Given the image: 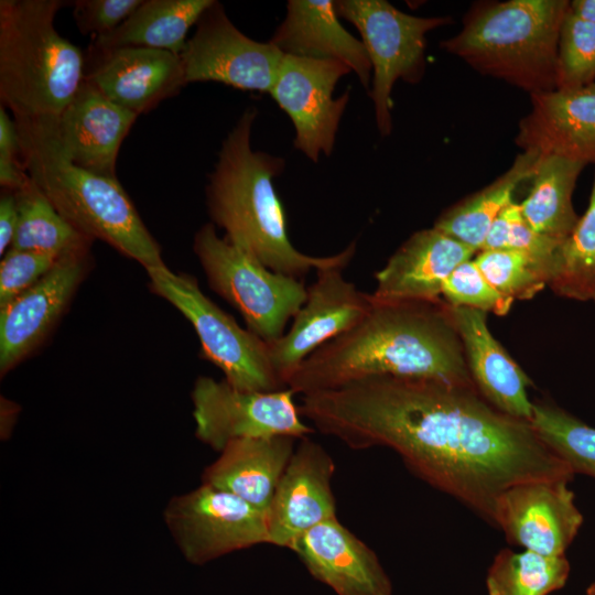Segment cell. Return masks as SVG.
<instances>
[{
	"label": "cell",
	"mask_w": 595,
	"mask_h": 595,
	"mask_svg": "<svg viewBox=\"0 0 595 595\" xmlns=\"http://www.w3.org/2000/svg\"><path fill=\"white\" fill-rule=\"evenodd\" d=\"M142 0H77L73 17L79 32L93 39L115 31L141 4Z\"/></svg>",
	"instance_id": "obj_38"
},
{
	"label": "cell",
	"mask_w": 595,
	"mask_h": 595,
	"mask_svg": "<svg viewBox=\"0 0 595 595\" xmlns=\"http://www.w3.org/2000/svg\"><path fill=\"white\" fill-rule=\"evenodd\" d=\"M539 158L533 152L522 151L494 182L444 210L433 227L478 252L517 187L532 177Z\"/></svg>",
	"instance_id": "obj_28"
},
{
	"label": "cell",
	"mask_w": 595,
	"mask_h": 595,
	"mask_svg": "<svg viewBox=\"0 0 595 595\" xmlns=\"http://www.w3.org/2000/svg\"><path fill=\"white\" fill-rule=\"evenodd\" d=\"M516 143L539 156L556 155L595 164V82L530 95Z\"/></svg>",
	"instance_id": "obj_19"
},
{
	"label": "cell",
	"mask_w": 595,
	"mask_h": 595,
	"mask_svg": "<svg viewBox=\"0 0 595 595\" xmlns=\"http://www.w3.org/2000/svg\"><path fill=\"white\" fill-rule=\"evenodd\" d=\"M193 250L209 288L241 314L250 332L268 344L285 333L306 300L302 281L268 269L219 237L213 223L197 230Z\"/></svg>",
	"instance_id": "obj_7"
},
{
	"label": "cell",
	"mask_w": 595,
	"mask_h": 595,
	"mask_svg": "<svg viewBox=\"0 0 595 595\" xmlns=\"http://www.w3.org/2000/svg\"><path fill=\"white\" fill-rule=\"evenodd\" d=\"M293 394L289 388L245 391L225 380L199 376L191 392L195 435L217 452L239 439L306 437L314 430L303 422Z\"/></svg>",
	"instance_id": "obj_11"
},
{
	"label": "cell",
	"mask_w": 595,
	"mask_h": 595,
	"mask_svg": "<svg viewBox=\"0 0 595 595\" xmlns=\"http://www.w3.org/2000/svg\"><path fill=\"white\" fill-rule=\"evenodd\" d=\"M85 57L84 80L137 116L186 85L180 55L167 51L127 46Z\"/></svg>",
	"instance_id": "obj_18"
},
{
	"label": "cell",
	"mask_w": 595,
	"mask_h": 595,
	"mask_svg": "<svg viewBox=\"0 0 595 595\" xmlns=\"http://www.w3.org/2000/svg\"><path fill=\"white\" fill-rule=\"evenodd\" d=\"M548 286L562 298L595 302V175L585 213L553 253Z\"/></svg>",
	"instance_id": "obj_30"
},
{
	"label": "cell",
	"mask_w": 595,
	"mask_h": 595,
	"mask_svg": "<svg viewBox=\"0 0 595 595\" xmlns=\"http://www.w3.org/2000/svg\"><path fill=\"white\" fill-rule=\"evenodd\" d=\"M149 286L178 310L194 327L202 357L218 367L225 381L245 391H275L283 386L269 357V345L217 306L197 280L165 264L148 268Z\"/></svg>",
	"instance_id": "obj_8"
},
{
	"label": "cell",
	"mask_w": 595,
	"mask_h": 595,
	"mask_svg": "<svg viewBox=\"0 0 595 595\" xmlns=\"http://www.w3.org/2000/svg\"><path fill=\"white\" fill-rule=\"evenodd\" d=\"M339 18L353 23L372 66L370 97L376 123L382 136L392 128L390 95L394 83L416 84L425 67L426 34L448 18H421L400 11L385 0L335 1Z\"/></svg>",
	"instance_id": "obj_9"
},
{
	"label": "cell",
	"mask_w": 595,
	"mask_h": 595,
	"mask_svg": "<svg viewBox=\"0 0 595 595\" xmlns=\"http://www.w3.org/2000/svg\"><path fill=\"white\" fill-rule=\"evenodd\" d=\"M290 550L336 595H392V583L376 553L336 517L303 533Z\"/></svg>",
	"instance_id": "obj_20"
},
{
	"label": "cell",
	"mask_w": 595,
	"mask_h": 595,
	"mask_svg": "<svg viewBox=\"0 0 595 595\" xmlns=\"http://www.w3.org/2000/svg\"><path fill=\"white\" fill-rule=\"evenodd\" d=\"M451 306V305H450ZM472 380L493 407L518 420L530 422L533 401L530 379L490 333L487 313L451 306Z\"/></svg>",
	"instance_id": "obj_23"
},
{
	"label": "cell",
	"mask_w": 595,
	"mask_h": 595,
	"mask_svg": "<svg viewBox=\"0 0 595 595\" xmlns=\"http://www.w3.org/2000/svg\"><path fill=\"white\" fill-rule=\"evenodd\" d=\"M30 182L20 158V137L17 123L0 107V184L3 190L18 192Z\"/></svg>",
	"instance_id": "obj_39"
},
{
	"label": "cell",
	"mask_w": 595,
	"mask_h": 595,
	"mask_svg": "<svg viewBox=\"0 0 595 595\" xmlns=\"http://www.w3.org/2000/svg\"><path fill=\"white\" fill-rule=\"evenodd\" d=\"M560 244L533 230L512 199L494 220L480 250H517L551 260Z\"/></svg>",
	"instance_id": "obj_36"
},
{
	"label": "cell",
	"mask_w": 595,
	"mask_h": 595,
	"mask_svg": "<svg viewBox=\"0 0 595 595\" xmlns=\"http://www.w3.org/2000/svg\"><path fill=\"white\" fill-rule=\"evenodd\" d=\"M530 423L574 474L595 479V428L548 400L533 401Z\"/></svg>",
	"instance_id": "obj_32"
},
{
	"label": "cell",
	"mask_w": 595,
	"mask_h": 595,
	"mask_svg": "<svg viewBox=\"0 0 595 595\" xmlns=\"http://www.w3.org/2000/svg\"><path fill=\"white\" fill-rule=\"evenodd\" d=\"M270 42L283 54L339 61L370 85L372 66L361 41L340 23L335 1L290 0L286 14Z\"/></svg>",
	"instance_id": "obj_24"
},
{
	"label": "cell",
	"mask_w": 595,
	"mask_h": 595,
	"mask_svg": "<svg viewBox=\"0 0 595 595\" xmlns=\"http://www.w3.org/2000/svg\"><path fill=\"white\" fill-rule=\"evenodd\" d=\"M56 119H14L21 162L32 182L83 235L102 240L144 269L164 266L160 246L118 178L73 163L62 148Z\"/></svg>",
	"instance_id": "obj_4"
},
{
	"label": "cell",
	"mask_w": 595,
	"mask_h": 595,
	"mask_svg": "<svg viewBox=\"0 0 595 595\" xmlns=\"http://www.w3.org/2000/svg\"><path fill=\"white\" fill-rule=\"evenodd\" d=\"M60 258L53 253L10 248L0 263V307L34 285Z\"/></svg>",
	"instance_id": "obj_37"
},
{
	"label": "cell",
	"mask_w": 595,
	"mask_h": 595,
	"mask_svg": "<svg viewBox=\"0 0 595 595\" xmlns=\"http://www.w3.org/2000/svg\"><path fill=\"white\" fill-rule=\"evenodd\" d=\"M334 469L322 445L301 439L267 510L270 544L290 549L303 533L336 517Z\"/></svg>",
	"instance_id": "obj_17"
},
{
	"label": "cell",
	"mask_w": 595,
	"mask_h": 595,
	"mask_svg": "<svg viewBox=\"0 0 595 595\" xmlns=\"http://www.w3.org/2000/svg\"><path fill=\"white\" fill-rule=\"evenodd\" d=\"M586 164L556 155L540 156L524 199L522 216L538 234L562 242L576 226L572 196Z\"/></svg>",
	"instance_id": "obj_27"
},
{
	"label": "cell",
	"mask_w": 595,
	"mask_h": 595,
	"mask_svg": "<svg viewBox=\"0 0 595 595\" xmlns=\"http://www.w3.org/2000/svg\"><path fill=\"white\" fill-rule=\"evenodd\" d=\"M163 520L182 555L194 565L270 544L267 512L207 484L174 496Z\"/></svg>",
	"instance_id": "obj_10"
},
{
	"label": "cell",
	"mask_w": 595,
	"mask_h": 595,
	"mask_svg": "<svg viewBox=\"0 0 595 595\" xmlns=\"http://www.w3.org/2000/svg\"><path fill=\"white\" fill-rule=\"evenodd\" d=\"M476 253L434 227L415 231L375 274L370 296L380 303L441 300L445 279Z\"/></svg>",
	"instance_id": "obj_21"
},
{
	"label": "cell",
	"mask_w": 595,
	"mask_h": 595,
	"mask_svg": "<svg viewBox=\"0 0 595 595\" xmlns=\"http://www.w3.org/2000/svg\"><path fill=\"white\" fill-rule=\"evenodd\" d=\"M442 299L451 306L476 309L499 316L506 315L513 303L487 281L473 259L457 266L445 279Z\"/></svg>",
	"instance_id": "obj_35"
},
{
	"label": "cell",
	"mask_w": 595,
	"mask_h": 595,
	"mask_svg": "<svg viewBox=\"0 0 595 595\" xmlns=\"http://www.w3.org/2000/svg\"><path fill=\"white\" fill-rule=\"evenodd\" d=\"M215 0H145L109 34L93 39L87 53L119 47L163 50L180 55L186 35Z\"/></svg>",
	"instance_id": "obj_26"
},
{
	"label": "cell",
	"mask_w": 595,
	"mask_h": 595,
	"mask_svg": "<svg viewBox=\"0 0 595 595\" xmlns=\"http://www.w3.org/2000/svg\"><path fill=\"white\" fill-rule=\"evenodd\" d=\"M19 221L11 248L57 255L89 249L94 239L75 229L30 178L14 192Z\"/></svg>",
	"instance_id": "obj_29"
},
{
	"label": "cell",
	"mask_w": 595,
	"mask_h": 595,
	"mask_svg": "<svg viewBox=\"0 0 595 595\" xmlns=\"http://www.w3.org/2000/svg\"><path fill=\"white\" fill-rule=\"evenodd\" d=\"M567 0H508L474 4L461 31L441 43L483 75L530 95L555 89L556 54Z\"/></svg>",
	"instance_id": "obj_6"
},
{
	"label": "cell",
	"mask_w": 595,
	"mask_h": 595,
	"mask_svg": "<svg viewBox=\"0 0 595 595\" xmlns=\"http://www.w3.org/2000/svg\"><path fill=\"white\" fill-rule=\"evenodd\" d=\"M595 82V25L569 9L558 43L555 88H577Z\"/></svg>",
	"instance_id": "obj_34"
},
{
	"label": "cell",
	"mask_w": 595,
	"mask_h": 595,
	"mask_svg": "<svg viewBox=\"0 0 595 595\" xmlns=\"http://www.w3.org/2000/svg\"><path fill=\"white\" fill-rule=\"evenodd\" d=\"M291 436L239 439L229 442L205 468L202 484L230 493L267 512L277 485L295 450Z\"/></svg>",
	"instance_id": "obj_25"
},
{
	"label": "cell",
	"mask_w": 595,
	"mask_h": 595,
	"mask_svg": "<svg viewBox=\"0 0 595 595\" xmlns=\"http://www.w3.org/2000/svg\"><path fill=\"white\" fill-rule=\"evenodd\" d=\"M60 0L0 1V99L14 119L58 118L85 79V53L54 26Z\"/></svg>",
	"instance_id": "obj_5"
},
{
	"label": "cell",
	"mask_w": 595,
	"mask_h": 595,
	"mask_svg": "<svg viewBox=\"0 0 595 595\" xmlns=\"http://www.w3.org/2000/svg\"><path fill=\"white\" fill-rule=\"evenodd\" d=\"M256 108H248L225 138L213 172L208 175L206 203L215 226L225 238L268 269L300 279L312 269L346 263L356 251L351 242L326 257L305 255L291 242L283 205L273 178L284 160L251 148Z\"/></svg>",
	"instance_id": "obj_3"
},
{
	"label": "cell",
	"mask_w": 595,
	"mask_h": 595,
	"mask_svg": "<svg viewBox=\"0 0 595 595\" xmlns=\"http://www.w3.org/2000/svg\"><path fill=\"white\" fill-rule=\"evenodd\" d=\"M570 570L565 555L502 549L487 571L486 587L488 595H549L565 585Z\"/></svg>",
	"instance_id": "obj_31"
},
{
	"label": "cell",
	"mask_w": 595,
	"mask_h": 595,
	"mask_svg": "<svg viewBox=\"0 0 595 595\" xmlns=\"http://www.w3.org/2000/svg\"><path fill=\"white\" fill-rule=\"evenodd\" d=\"M569 483L544 479L511 486L497 500L495 527L523 550L565 555L583 523Z\"/></svg>",
	"instance_id": "obj_16"
},
{
	"label": "cell",
	"mask_w": 595,
	"mask_h": 595,
	"mask_svg": "<svg viewBox=\"0 0 595 595\" xmlns=\"http://www.w3.org/2000/svg\"><path fill=\"white\" fill-rule=\"evenodd\" d=\"M487 281L505 298L529 300L548 285L551 260L506 249L480 250L473 258Z\"/></svg>",
	"instance_id": "obj_33"
},
{
	"label": "cell",
	"mask_w": 595,
	"mask_h": 595,
	"mask_svg": "<svg viewBox=\"0 0 595 595\" xmlns=\"http://www.w3.org/2000/svg\"><path fill=\"white\" fill-rule=\"evenodd\" d=\"M569 10L577 18L595 25V0H573Z\"/></svg>",
	"instance_id": "obj_41"
},
{
	"label": "cell",
	"mask_w": 595,
	"mask_h": 595,
	"mask_svg": "<svg viewBox=\"0 0 595 595\" xmlns=\"http://www.w3.org/2000/svg\"><path fill=\"white\" fill-rule=\"evenodd\" d=\"M299 410L353 450L394 451L413 474L494 527L497 500L511 486L575 475L530 422L472 387L376 376L304 394Z\"/></svg>",
	"instance_id": "obj_1"
},
{
	"label": "cell",
	"mask_w": 595,
	"mask_h": 595,
	"mask_svg": "<svg viewBox=\"0 0 595 595\" xmlns=\"http://www.w3.org/2000/svg\"><path fill=\"white\" fill-rule=\"evenodd\" d=\"M283 56L270 41L239 31L218 1L203 13L180 54L186 84L216 82L262 93H270Z\"/></svg>",
	"instance_id": "obj_12"
},
{
	"label": "cell",
	"mask_w": 595,
	"mask_h": 595,
	"mask_svg": "<svg viewBox=\"0 0 595 595\" xmlns=\"http://www.w3.org/2000/svg\"><path fill=\"white\" fill-rule=\"evenodd\" d=\"M346 263L316 270L306 300L279 339L268 344L272 369L282 386L315 350L358 324L372 306L370 294L345 279Z\"/></svg>",
	"instance_id": "obj_14"
},
{
	"label": "cell",
	"mask_w": 595,
	"mask_h": 595,
	"mask_svg": "<svg viewBox=\"0 0 595 595\" xmlns=\"http://www.w3.org/2000/svg\"><path fill=\"white\" fill-rule=\"evenodd\" d=\"M90 267V248L64 255L34 285L0 307L2 377L44 342L66 311Z\"/></svg>",
	"instance_id": "obj_15"
},
{
	"label": "cell",
	"mask_w": 595,
	"mask_h": 595,
	"mask_svg": "<svg viewBox=\"0 0 595 595\" xmlns=\"http://www.w3.org/2000/svg\"><path fill=\"white\" fill-rule=\"evenodd\" d=\"M351 69L339 61L284 54L270 89L295 129L294 147L317 162L331 155L349 91L333 98L338 80Z\"/></svg>",
	"instance_id": "obj_13"
},
{
	"label": "cell",
	"mask_w": 595,
	"mask_h": 595,
	"mask_svg": "<svg viewBox=\"0 0 595 595\" xmlns=\"http://www.w3.org/2000/svg\"><path fill=\"white\" fill-rule=\"evenodd\" d=\"M19 221L18 199L14 192L3 190L0 197V253L12 246Z\"/></svg>",
	"instance_id": "obj_40"
},
{
	"label": "cell",
	"mask_w": 595,
	"mask_h": 595,
	"mask_svg": "<svg viewBox=\"0 0 595 595\" xmlns=\"http://www.w3.org/2000/svg\"><path fill=\"white\" fill-rule=\"evenodd\" d=\"M586 594L587 595H595V581L587 587Z\"/></svg>",
	"instance_id": "obj_42"
},
{
	"label": "cell",
	"mask_w": 595,
	"mask_h": 595,
	"mask_svg": "<svg viewBox=\"0 0 595 595\" xmlns=\"http://www.w3.org/2000/svg\"><path fill=\"white\" fill-rule=\"evenodd\" d=\"M376 376L437 379L476 388L451 306L443 299L372 301L365 317L310 355L286 387L304 396Z\"/></svg>",
	"instance_id": "obj_2"
},
{
	"label": "cell",
	"mask_w": 595,
	"mask_h": 595,
	"mask_svg": "<svg viewBox=\"0 0 595 595\" xmlns=\"http://www.w3.org/2000/svg\"><path fill=\"white\" fill-rule=\"evenodd\" d=\"M137 118L84 80L56 119V129L62 148L73 163L96 174L117 177L119 149Z\"/></svg>",
	"instance_id": "obj_22"
}]
</instances>
